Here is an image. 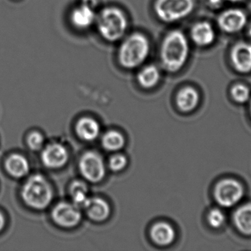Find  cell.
Returning a JSON list of instances; mask_svg holds the SVG:
<instances>
[{"label": "cell", "instance_id": "obj_25", "mask_svg": "<svg viewBox=\"0 0 251 251\" xmlns=\"http://www.w3.org/2000/svg\"><path fill=\"white\" fill-rule=\"evenodd\" d=\"M26 141L29 148L36 151L41 149L44 145V138L39 132H32L28 136Z\"/></svg>", "mask_w": 251, "mask_h": 251}, {"label": "cell", "instance_id": "obj_31", "mask_svg": "<svg viewBox=\"0 0 251 251\" xmlns=\"http://www.w3.org/2000/svg\"><path fill=\"white\" fill-rule=\"evenodd\" d=\"M243 1H244V0H226V1H229V2L232 3L241 2Z\"/></svg>", "mask_w": 251, "mask_h": 251}, {"label": "cell", "instance_id": "obj_26", "mask_svg": "<svg viewBox=\"0 0 251 251\" xmlns=\"http://www.w3.org/2000/svg\"><path fill=\"white\" fill-rule=\"evenodd\" d=\"M127 165V159L126 156L122 154L114 155L109 161V167L111 170L119 172L122 170Z\"/></svg>", "mask_w": 251, "mask_h": 251}, {"label": "cell", "instance_id": "obj_18", "mask_svg": "<svg viewBox=\"0 0 251 251\" xmlns=\"http://www.w3.org/2000/svg\"><path fill=\"white\" fill-rule=\"evenodd\" d=\"M78 137L85 141H93L100 135V126L97 120L91 117H82L76 125Z\"/></svg>", "mask_w": 251, "mask_h": 251}, {"label": "cell", "instance_id": "obj_4", "mask_svg": "<svg viewBox=\"0 0 251 251\" xmlns=\"http://www.w3.org/2000/svg\"><path fill=\"white\" fill-rule=\"evenodd\" d=\"M53 190L45 177L37 174L28 178L22 190L24 202L32 209L42 210L50 206Z\"/></svg>", "mask_w": 251, "mask_h": 251}, {"label": "cell", "instance_id": "obj_13", "mask_svg": "<svg viewBox=\"0 0 251 251\" xmlns=\"http://www.w3.org/2000/svg\"><path fill=\"white\" fill-rule=\"evenodd\" d=\"M190 36L198 47H206L215 41L216 33L209 22L203 21L193 25L190 29Z\"/></svg>", "mask_w": 251, "mask_h": 251}, {"label": "cell", "instance_id": "obj_2", "mask_svg": "<svg viewBox=\"0 0 251 251\" xmlns=\"http://www.w3.org/2000/svg\"><path fill=\"white\" fill-rule=\"evenodd\" d=\"M117 52L119 65L128 70L139 69L145 64L151 53L149 38L141 32L126 35Z\"/></svg>", "mask_w": 251, "mask_h": 251}, {"label": "cell", "instance_id": "obj_16", "mask_svg": "<svg viewBox=\"0 0 251 251\" xmlns=\"http://www.w3.org/2000/svg\"><path fill=\"white\" fill-rule=\"evenodd\" d=\"M150 236L155 244L167 246L175 240L176 231L174 227L168 223H156L151 228Z\"/></svg>", "mask_w": 251, "mask_h": 251}, {"label": "cell", "instance_id": "obj_30", "mask_svg": "<svg viewBox=\"0 0 251 251\" xmlns=\"http://www.w3.org/2000/svg\"><path fill=\"white\" fill-rule=\"evenodd\" d=\"M247 35L248 37L250 38L251 41V22L248 25L247 27Z\"/></svg>", "mask_w": 251, "mask_h": 251}, {"label": "cell", "instance_id": "obj_10", "mask_svg": "<svg viewBox=\"0 0 251 251\" xmlns=\"http://www.w3.org/2000/svg\"><path fill=\"white\" fill-rule=\"evenodd\" d=\"M218 25L226 33H237L248 25L247 14L240 8L228 9L218 16Z\"/></svg>", "mask_w": 251, "mask_h": 251}, {"label": "cell", "instance_id": "obj_23", "mask_svg": "<svg viewBox=\"0 0 251 251\" xmlns=\"http://www.w3.org/2000/svg\"><path fill=\"white\" fill-rule=\"evenodd\" d=\"M231 95L237 103H245L250 100L251 91L246 85L237 84L231 88Z\"/></svg>", "mask_w": 251, "mask_h": 251}, {"label": "cell", "instance_id": "obj_5", "mask_svg": "<svg viewBox=\"0 0 251 251\" xmlns=\"http://www.w3.org/2000/svg\"><path fill=\"white\" fill-rule=\"evenodd\" d=\"M195 7V0H154L153 10L161 22L174 24L190 16Z\"/></svg>", "mask_w": 251, "mask_h": 251}, {"label": "cell", "instance_id": "obj_20", "mask_svg": "<svg viewBox=\"0 0 251 251\" xmlns=\"http://www.w3.org/2000/svg\"><path fill=\"white\" fill-rule=\"evenodd\" d=\"M234 221L240 232L251 235V203L242 206L236 211Z\"/></svg>", "mask_w": 251, "mask_h": 251}, {"label": "cell", "instance_id": "obj_11", "mask_svg": "<svg viewBox=\"0 0 251 251\" xmlns=\"http://www.w3.org/2000/svg\"><path fill=\"white\" fill-rule=\"evenodd\" d=\"M231 65L237 72L242 74L251 72V42L236 43L230 53Z\"/></svg>", "mask_w": 251, "mask_h": 251}, {"label": "cell", "instance_id": "obj_27", "mask_svg": "<svg viewBox=\"0 0 251 251\" xmlns=\"http://www.w3.org/2000/svg\"><path fill=\"white\" fill-rule=\"evenodd\" d=\"M208 2L211 7L216 8V7L222 6L226 2V0H208Z\"/></svg>", "mask_w": 251, "mask_h": 251}, {"label": "cell", "instance_id": "obj_6", "mask_svg": "<svg viewBox=\"0 0 251 251\" xmlns=\"http://www.w3.org/2000/svg\"><path fill=\"white\" fill-rule=\"evenodd\" d=\"M79 167L82 176L90 182H100L105 175V164L97 152L84 153L79 160Z\"/></svg>", "mask_w": 251, "mask_h": 251}, {"label": "cell", "instance_id": "obj_29", "mask_svg": "<svg viewBox=\"0 0 251 251\" xmlns=\"http://www.w3.org/2000/svg\"><path fill=\"white\" fill-rule=\"evenodd\" d=\"M5 225V218L3 216L2 214L0 212V231L4 228Z\"/></svg>", "mask_w": 251, "mask_h": 251}, {"label": "cell", "instance_id": "obj_22", "mask_svg": "<svg viewBox=\"0 0 251 251\" xmlns=\"http://www.w3.org/2000/svg\"><path fill=\"white\" fill-rule=\"evenodd\" d=\"M101 144L108 151H118L125 146V139L121 133L110 131L103 136Z\"/></svg>", "mask_w": 251, "mask_h": 251}, {"label": "cell", "instance_id": "obj_15", "mask_svg": "<svg viewBox=\"0 0 251 251\" xmlns=\"http://www.w3.org/2000/svg\"><path fill=\"white\" fill-rule=\"evenodd\" d=\"M161 67L157 65H143L139 68L137 74V81L139 85L145 89L154 88L161 80Z\"/></svg>", "mask_w": 251, "mask_h": 251}, {"label": "cell", "instance_id": "obj_1", "mask_svg": "<svg viewBox=\"0 0 251 251\" xmlns=\"http://www.w3.org/2000/svg\"><path fill=\"white\" fill-rule=\"evenodd\" d=\"M190 54L188 38L180 29L168 31L159 47L161 69L168 73H176L185 66Z\"/></svg>", "mask_w": 251, "mask_h": 251}, {"label": "cell", "instance_id": "obj_8", "mask_svg": "<svg viewBox=\"0 0 251 251\" xmlns=\"http://www.w3.org/2000/svg\"><path fill=\"white\" fill-rule=\"evenodd\" d=\"M97 7L87 3L79 1L74 6L69 13V19L71 25L78 30H86L95 25L97 19Z\"/></svg>", "mask_w": 251, "mask_h": 251}, {"label": "cell", "instance_id": "obj_21", "mask_svg": "<svg viewBox=\"0 0 251 251\" xmlns=\"http://www.w3.org/2000/svg\"><path fill=\"white\" fill-rule=\"evenodd\" d=\"M70 194L73 203L79 209H82L88 201V189L85 183L80 181H74L70 187Z\"/></svg>", "mask_w": 251, "mask_h": 251}, {"label": "cell", "instance_id": "obj_3", "mask_svg": "<svg viewBox=\"0 0 251 251\" xmlns=\"http://www.w3.org/2000/svg\"><path fill=\"white\" fill-rule=\"evenodd\" d=\"M94 26L104 41L108 43L120 42L128 30V18L120 7L107 6L97 12Z\"/></svg>", "mask_w": 251, "mask_h": 251}, {"label": "cell", "instance_id": "obj_14", "mask_svg": "<svg viewBox=\"0 0 251 251\" xmlns=\"http://www.w3.org/2000/svg\"><path fill=\"white\" fill-rule=\"evenodd\" d=\"M82 209L87 215L96 222H102L110 216V205L100 197H89Z\"/></svg>", "mask_w": 251, "mask_h": 251}, {"label": "cell", "instance_id": "obj_9", "mask_svg": "<svg viewBox=\"0 0 251 251\" xmlns=\"http://www.w3.org/2000/svg\"><path fill=\"white\" fill-rule=\"evenodd\" d=\"M53 221L63 228H73L80 222L82 213L80 209L74 203L62 202L54 206L51 212Z\"/></svg>", "mask_w": 251, "mask_h": 251}, {"label": "cell", "instance_id": "obj_7", "mask_svg": "<svg viewBox=\"0 0 251 251\" xmlns=\"http://www.w3.org/2000/svg\"><path fill=\"white\" fill-rule=\"evenodd\" d=\"M244 195L243 186L234 179L220 181L215 188V200L224 207H231L240 201Z\"/></svg>", "mask_w": 251, "mask_h": 251}, {"label": "cell", "instance_id": "obj_17", "mask_svg": "<svg viewBox=\"0 0 251 251\" xmlns=\"http://www.w3.org/2000/svg\"><path fill=\"white\" fill-rule=\"evenodd\" d=\"M199 100V93L192 86L184 87L179 90L176 95L177 106L181 112H191L197 107Z\"/></svg>", "mask_w": 251, "mask_h": 251}, {"label": "cell", "instance_id": "obj_12", "mask_svg": "<svg viewBox=\"0 0 251 251\" xmlns=\"http://www.w3.org/2000/svg\"><path fill=\"white\" fill-rule=\"evenodd\" d=\"M69 159V153L63 144L52 143L43 150L41 160L47 167L59 169L66 165Z\"/></svg>", "mask_w": 251, "mask_h": 251}, {"label": "cell", "instance_id": "obj_19", "mask_svg": "<svg viewBox=\"0 0 251 251\" xmlns=\"http://www.w3.org/2000/svg\"><path fill=\"white\" fill-rule=\"evenodd\" d=\"M5 169L9 175L13 178H23L29 172V162L22 155L13 154L6 160Z\"/></svg>", "mask_w": 251, "mask_h": 251}, {"label": "cell", "instance_id": "obj_32", "mask_svg": "<svg viewBox=\"0 0 251 251\" xmlns=\"http://www.w3.org/2000/svg\"><path fill=\"white\" fill-rule=\"evenodd\" d=\"M250 110H251V105H250Z\"/></svg>", "mask_w": 251, "mask_h": 251}, {"label": "cell", "instance_id": "obj_28", "mask_svg": "<svg viewBox=\"0 0 251 251\" xmlns=\"http://www.w3.org/2000/svg\"><path fill=\"white\" fill-rule=\"evenodd\" d=\"M80 1L87 3V4H90V5L93 6V7H97V5H98V1L97 0H80Z\"/></svg>", "mask_w": 251, "mask_h": 251}, {"label": "cell", "instance_id": "obj_24", "mask_svg": "<svg viewBox=\"0 0 251 251\" xmlns=\"http://www.w3.org/2000/svg\"><path fill=\"white\" fill-rule=\"evenodd\" d=\"M226 217L224 212L219 209H212L207 215V221L212 228H219L224 225Z\"/></svg>", "mask_w": 251, "mask_h": 251}]
</instances>
